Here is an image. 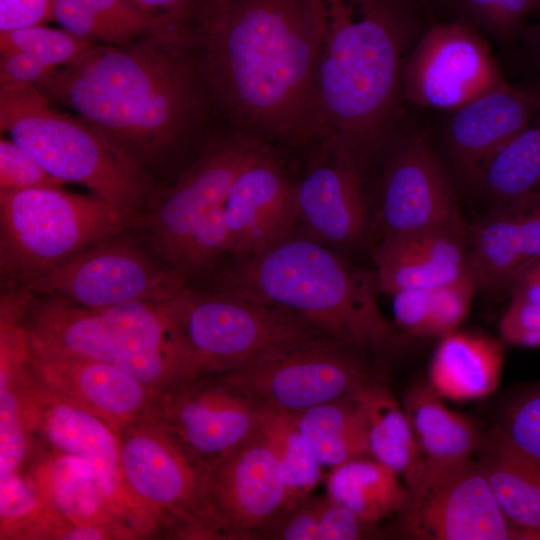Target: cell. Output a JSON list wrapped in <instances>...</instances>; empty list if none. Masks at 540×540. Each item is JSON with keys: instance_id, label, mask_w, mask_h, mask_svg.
Here are the masks:
<instances>
[{"instance_id": "obj_1", "label": "cell", "mask_w": 540, "mask_h": 540, "mask_svg": "<svg viewBox=\"0 0 540 540\" xmlns=\"http://www.w3.org/2000/svg\"><path fill=\"white\" fill-rule=\"evenodd\" d=\"M191 26L175 25L123 46L94 44L35 87L74 110L146 184L199 127L210 95Z\"/></svg>"}, {"instance_id": "obj_2", "label": "cell", "mask_w": 540, "mask_h": 540, "mask_svg": "<svg viewBox=\"0 0 540 540\" xmlns=\"http://www.w3.org/2000/svg\"><path fill=\"white\" fill-rule=\"evenodd\" d=\"M193 31L210 95L248 133L323 135L310 0H199Z\"/></svg>"}, {"instance_id": "obj_3", "label": "cell", "mask_w": 540, "mask_h": 540, "mask_svg": "<svg viewBox=\"0 0 540 540\" xmlns=\"http://www.w3.org/2000/svg\"><path fill=\"white\" fill-rule=\"evenodd\" d=\"M310 2L322 133L360 157L386 142L399 116L414 29L391 0Z\"/></svg>"}, {"instance_id": "obj_4", "label": "cell", "mask_w": 540, "mask_h": 540, "mask_svg": "<svg viewBox=\"0 0 540 540\" xmlns=\"http://www.w3.org/2000/svg\"><path fill=\"white\" fill-rule=\"evenodd\" d=\"M213 288L256 299L363 350L383 347L390 325L377 302L376 273L354 267L316 238H284L215 276Z\"/></svg>"}, {"instance_id": "obj_5", "label": "cell", "mask_w": 540, "mask_h": 540, "mask_svg": "<svg viewBox=\"0 0 540 540\" xmlns=\"http://www.w3.org/2000/svg\"><path fill=\"white\" fill-rule=\"evenodd\" d=\"M176 295L106 308L82 307L20 288L6 290L4 299L25 331L30 354L111 364L157 392L183 376Z\"/></svg>"}, {"instance_id": "obj_6", "label": "cell", "mask_w": 540, "mask_h": 540, "mask_svg": "<svg viewBox=\"0 0 540 540\" xmlns=\"http://www.w3.org/2000/svg\"><path fill=\"white\" fill-rule=\"evenodd\" d=\"M183 377L224 374L327 336L301 317L235 292L188 285L175 296Z\"/></svg>"}, {"instance_id": "obj_7", "label": "cell", "mask_w": 540, "mask_h": 540, "mask_svg": "<svg viewBox=\"0 0 540 540\" xmlns=\"http://www.w3.org/2000/svg\"><path fill=\"white\" fill-rule=\"evenodd\" d=\"M0 126L55 178L83 185L130 223L143 212L150 186L84 121L53 108L35 86H0Z\"/></svg>"}, {"instance_id": "obj_8", "label": "cell", "mask_w": 540, "mask_h": 540, "mask_svg": "<svg viewBox=\"0 0 540 540\" xmlns=\"http://www.w3.org/2000/svg\"><path fill=\"white\" fill-rule=\"evenodd\" d=\"M129 226L125 215L95 195L50 188L0 191L2 288L20 286Z\"/></svg>"}, {"instance_id": "obj_9", "label": "cell", "mask_w": 540, "mask_h": 540, "mask_svg": "<svg viewBox=\"0 0 540 540\" xmlns=\"http://www.w3.org/2000/svg\"><path fill=\"white\" fill-rule=\"evenodd\" d=\"M124 230L107 236L20 286L87 308L168 299L188 279L141 236ZM9 289V288H8Z\"/></svg>"}, {"instance_id": "obj_10", "label": "cell", "mask_w": 540, "mask_h": 540, "mask_svg": "<svg viewBox=\"0 0 540 540\" xmlns=\"http://www.w3.org/2000/svg\"><path fill=\"white\" fill-rule=\"evenodd\" d=\"M399 534L416 540L540 539L510 523L499 509L475 458L422 461L405 481Z\"/></svg>"}, {"instance_id": "obj_11", "label": "cell", "mask_w": 540, "mask_h": 540, "mask_svg": "<svg viewBox=\"0 0 540 540\" xmlns=\"http://www.w3.org/2000/svg\"><path fill=\"white\" fill-rule=\"evenodd\" d=\"M365 351L321 336L222 375L260 407L296 413L384 381Z\"/></svg>"}, {"instance_id": "obj_12", "label": "cell", "mask_w": 540, "mask_h": 540, "mask_svg": "<svg viewBox=\"0 0 540 540\" xmlns=\"http://www.w3.org/2000/svg\"><path fill=\"white\" fill-rule=\"evenodd\" d=\"M266 147L260 137L248 132L211 139L172 186L150 189L143 212L130 226L138 228L149 245L178 271L196 227L212 210L224 205L235 177Z\"/></svg>"}, {"instance_id": "obj_13", "label": "cell", "mask_w": 540, "mask_h": 540, "mask_svg": "<svg viewBox=\"0 0 540 540\" xmlns=\"http://www.w3.org/2000/svg\"><path fill=\"white\" fill-rule=\"evenodd\" d=\"M285 506L282 471L260 425L203 469L198 515L203 538L265 539Z\"/></svg>"}, {"instance_id": "obj_14", "label": "cell", "mask_w": 540, "mask_h": 540, "mask_svg": "<svg viewBox=\"0 0 540 540\" xmlns=\"http://www.w3.org/2000/svg\"><path fill=\"white\" fill-rule=\"evenodd\" d=\"M262 408L222 374L178 378L155 393L150 419L205 467L259 428Z\"/></svg>"}, {"instance_id": "obj_15", "label": "cell", "mask_w": 540, "mask_h": 540, "mask_svg": "<svg viewBox=\"0 0 540 540\" xmlns=\"http://www.w3.org/2000/svg\"><path fill=\"white\" fill-rule=\"evenodd\" d=\"M506 83L490 46L475 29L440 23L411 48L402 94L413 105L454 112Z\"/></svg>"}, {"instance_id": "obj_16", "label": "cell", "mask_w": 540, "mask_h": 540, "mask_svg": "<svg viewBox=\"0 0 540 540\" xmlns=\"http://www.w3.org/2000/svg\"><path fill=\"white\" fill-rule=\"evenodd\" d=\"M118 434L123 484L142 502L166 513L181 536L202 538L198 515L204 467L150 417L122 427Z\"/></svg>"}, {"instance_id": "obj_17", "label": "cell", "mask_w": 540, "mask_h": 540, "mask_svg": "<svg viewBox=\"0 0 540 540\" xmlns=\"http://www.w3.org/2000/svg\"><path fill=\"white\" fill-rule=\"evenodd\" d=\"M461 219L451 184L425 136L404 139L391 153L381 180L378 242L447 227Z\"/></svg>"}, {"instance_id": "obj_18", "label": "cell", "mask_w": 540, "mask_h": 540, "mask_svg": "<svg viewBox=\"0 0 540 540\" xmlns=\"http://www.w3.org/2000/svg\"><path fill=\"white\" fill-rule=\"evenodd\" d=\"M230 253L241 260L291 233L298 219L297 184L266 147L235 177L224 203Z\"/></svg>"}, {"instance_id": "obj_19", "label": "cell", "mask_w": 540, "mask_h": 540, "mask_svg": "<svg viewBox=\"0 0 540 540\" xmlns=\"http://www.w3.org/2000/svg\"><path fill=\"white\" fill-rule=\"evenodd\" d=\"M360 157L332 140L297 184L298 219L319 241L349 247L368 225Z\"/></svg>"}, {"instance_id": "obj_20", "label": "cell", "mask_w": 540, "mask_h": 540, "mask_svg": "<svg viewBox=\"0 0 540 540\" xmlns=\"http://www.w3.org/2000/svg\"><path fill=\"white\" fill-rule=\"evenodd\" d=\"M466 260L477 288L508 292L540 261V189L495 204L467 226Z\"/></svg>"}, {"instance_id": "obj_21", "label": "cell", "mask_w": 540, "mask_h": 540, "mask_svg": "<svg viewBox=\"0 0 540 540\" xmlns=\"http://www.w3.org/2000/svg\"><path fill=\"white\" fill-rule=\"evenodd\" d=\"M26 364L43 387L101 416L117 432L150 416L156 392L117 366L28 351Z\"/></svg>"}, {"instance_id": "obj_22", "label": "cell", "mask_w": 540, "mask_h": 540, "mask_svg": "<svg viewBox=\"0 0 540 540\" xmlns=\"http://www.w3.org/2000/svg\"><path fill=\"white\" fill-rule=\"evenodd\" d=\"M540 107V86L506 83L454 111L448 141L452 157L476 185L490 160L532 120Z\"/></svg>"}, {"instance_id": "obj_23", "label": "cell", "mask_w": 540, "mask_h": 540, "mask_svg": "<svg viewBox=\"0 0 540 540\" xmlns=\"http://www.w3.org/2000/svg\"><path fill=\"white\" fill-rule=\"evenodd\" d=\"M23 403L30 421L58 455L91 465L115 496L120 484V439L117 430L91 410L45 387ZM124 485V484H123Z\"/></svg>"}, {"instance_id": "obj_24", "label": "cell", "mask_w": 540, "mask_h": 540, "mask_svg": "<svg viewBox=\"0 0 540 540\" xmlns=\"http://www.w3.org/2000/svg\"><path fill=\"white\" fill-rule=\"evenodd\" d=\"M467 225L396 235L374 248L379 290L434 289L467 273Z\"/></svg>"}, {"instance_id": "obj_25", "label": "cell", "mask_w": 540, "mask_h": 540, "mask_svg": "<svg viewBox=\"0 0 540 540\" xmlns=\"http://www.w3.org/2000/svg\"><path fill=\"white\" fill-rule=\"evenodd\" d=\"M475 456L505 518L540 534V459L514 443L497 424L482 435Z\"/></svg>"}, {"instance_id": "obj_26", "label": "cell", "mask_w": 540, "mask_h": 540, "mask_svg": "<svg viewBox=\"0 0 540 540\" xmlns=\"http://www.w3.org/2000/svg\"><path fill=\"white\" fill-rule=\"evenodd\" d=\"M503 363L499 341L455 330L441 337L428 383L443 399L464 402L486 398L500 384Z\"/></svg>"}, {"instance_id": "obj_27", "label": "cell", "mask_w": 540, "mask_h": 540, "mask_svg": "<svg viewBox=\"0 0 540 540\" xmlns=\"http://www.w3.org/2000/svg\"><path fill=\"white\" fill-rule=\"evenodd\" d=\"M422 461L448 462L474 458L482 433L464 415L450 409L428 382H416L402 395Z\"/></svg>"}, {"instance_id": "obj_28", "label": "cell", "mask_w": 540, "mask_h": 540, "mask_svg": "<svg viewBox=\"0 0 540 540\" xmlns=\"http://www.w3.org/2000/svg\"><path fill=\"white\" fill-rule=\"evenodd\" d=\"M54 20L78 38L115 46L130 44L169 26H190L149 11L133 0H56Z\"/></svg>"}, {"instance_id": "obj_29", "label": "cell", "mask_w": 540, "mask_h": 540, "mask_svg": "<svg viewBox=\"0 0 540 540\" xmlns=\"http://www.w3.org/2000/svg\"><path fill=\"white\" fill-rule=\"evenodd\" d=\"M43 467L39 483L52 507L73 525H110L114 496L88 463L57 455Z\"/></svg>"}, {"instance_id": "obj_30", "label": "cell", "mask_w": 540, "mask_h": 540, "mask_svg": "<svg viewBox=\"0 0 540 540\" xmlns=\"http://www.w3.org/2000/svg\"><path fill=\"white\" fill-rule=\"evenodd\" d=\"M359 404L370 455L407 481L422 457L410 422L385 381L371 384L352 396Z\"/></svg>"}, {"instance_id": "obj_31", "label": "cell", "mask_w": 540, "mask_h": 540, "mask_svg": "<svg viewBox=\"0 0 540 540\" xmlns=\"http://www.w3.org/2000/svg\"><path fill=\"white\" fill-rule=\"evenodd\" d=\"M398 474L372 457L344 462L332 469L327 480V496L345 506L371 526L397 515L406 487Z\"/></svg>"}, {"instance_id": "obj_32", "label": "cell", "mask_w": 540, "mask_h": 540, "mask_svg": "<svg viewBox=\"0 0 540 540\" xmlns=\"http://www.w3.org/2000/svg\"><path fill=\"white\" fill-rule=\"evenodd\" d=\"M294 416L322 466L334 468L352 459L371 457L363 414L353 397L323 403Z\"/></svg>"}, {"instance_id": "obj_33", "label": "cell", "mask_w": 540, "mask_h": 540, "mask_svg": "<svg viewBox=\"0 0 540 540\" xmlns=\"http://www.w3.org/2000/svg\"><path fill=\"white\" fill-rule=\"evenodd\" d=\"M476 186L495 204L540 189V107L529 124L490 160Z\"/></svg>"}, {"instance_id": "obj_34", "label": "cell", "mask_w": 540, "mask_h": 540, "mask_svg": "<svg viewBox=\"0 0 540 540\" xmlns=\"http://www.w3.org/2000/svg\"><path fill=\"white\" fill-rule=\"evenodd\" d=\"M261 408L260 428L282 471L287 511L309 498L321 478L322 465L298 429L294 413Z\"/></svg>"}, {"instance_id": "obj_35", "label": "cell", "mask_w": 540, "mask_h": 540, "mask_svg": "<svg viewBox=\"0 0 540 540\" xmlns=\"http://www.w3.org/2000/svg\"><path fill=\"white\" fill-rule=\"evenodd\" d=\"M94 44L64 29L42 25L0 31L1 55L26 53L53 69L76 63Z\"/></svg>"}, {"instance_id": "obj_36", "label": "cell", "mask_w": 540, "mask_h": 540, "mask_svg": "<svg viewBox=\"0 0 540 540\" xmlns=\"http://www.w3.org/2000/svg\"><path fill=\"white\" fill-rule=\"evenodd\" d=\"M497 425L514 443L540 459V379L506 398Z\"/></svg>"}, {"instance_id": "obj_37", "label": "cell", "mask_w": 540, "mask_h": 540, "mask_svg": "<svg viewBox=\"0 0 540 540\" xmlns=\"http://www.w3.org/2000/svg\"><path fill=\"white\" fill-rule=\"evenodd\" d=\"M12 376L1 373L0 475L18 471L27 453L26 419L20 397L11 387Z\"/></svg>"}, {"instance_id": "obj_38", "label": "cell", "mask_w": 540, "mask_h": 540, "mask_svg": "<svg viewBox=\"0 0 540 540\" xmlns=\"http://www.w3.org/2000/svg\"><path fill=\"white\" fill-rule=\"evenodd\" d=\"M476 289V283L468 272L431 289L427 337L441 338L455 331L466 317Z\"/></svg>"}, {"instance_id": "obj_39", "label": "cell", "mask_w": 540, "mask_h": 540, "mask_svg": "<svg viewBox=\"0 0 540 540\" xmlns=\"http://www.w3.org/2000/svg\"><path fill=\"white\" fill-rule=\"evenodd\" d=\"M63 184L16 142L1 138L0 191L62 189Z\"/></svg>"}, {"instance_id": "obj_40", "label": "cell", "mask_w": 540, "mask_h": 540, "mask_svg": "<svg viewBox=\"0 0 540 540\" xmlns=\"http://www.w3.org/2000/svg\"><path fill=\"white\" fill-rule=\"evenodd\" d=\"M39 489L18 471L0 475V516L2 530L33 519L41 508Z\"/></svg>"}, {"instance_id": "obj_41", "label": "cell", "mask_w": 540, "mask_h": 540, "mask_svg": "<svg viewBox=\"0 0 540 540\" xmlns=\"http://www.w3.org/2000/svg\"><path fill=\"white\" fill-rule=\"evenodd\" d=\"M499 330L503 340L511 345L540 349V305L511 297Z\"/></svg>"}, {"instance_id": "obj_42", "label": "cell", "mask_w": 540, "mask_h": 540, "mask_svg": "<svg viewBox=\"0 0 540 540\" xmlns=\"http://www.w3.org/2000/svg\"><path fill=\"white\" fill-rule=\"evenodd\" d=\"M473 13L501 38L514 35L523 19L535 10L536 0H464Z\"/></svg>"}, {"instance_id": "obj_43", "label": "cell", "mask_w": 540, "mask_h": 540, "mask_svg": "<svg viewBox=\"0 0 540 540\" xmlns=\"http://www.w3.org/2000/svg\"><path fill=\"white\" fill-rule=\"evenodd\" d=\"M374 528L328 496L319 498L318 540L363 539Z\"/></svg>"}, {"instance_id": "obj_44", "label": "cell", "mask_w": 540, "mask_h": 540, "mask_svg": "<svg viewBox=\"0 0 540 540\" xmlns=\"http://www.w3.org/2000/svg\"><path fill=\"white\" fill-rule=\"evenodd\" d=\"M319 498H308L285 511L269 528L265 539L318 540Z\"/></svg>"}, {"instance_id": "obj_45", "label": "cell", "mask_w": 540, "mask_h": 540, "mask_svg": "<svg viewBox=\"0 0 540 540\" xmlns=\"http://www.w3.org/2000/svg\"><path fill=\"white\" fill-rule=\"evenodd\" d=\"M392 296L397 324L412 335L427 337L431 289H405Z\"/></svg>"}, {"instance_id": "obj_46", "label": "cell", "mask_w": 540, "mask_h": 540, "mask_svg": "<svg viewBox=\"0 0 540 540\" xmlns=\"http://www.w3.org/2000/svg\"><path fill=\"white\" fill-rule=\"evenodd\" d=\"M56 0H0V31L54 20Z\"/></svg>"}, {"instance_id": "obj_47", "label": "cell", "mask_w": 540, "mask_h": 540, "mask_svg": "<svg viewBox=\"0 0 540 540\" xmlns=\"http://www.w3.org/2000/svg\"><path fill=\"white\" fill-rule=\"evenodd\" d=\"M54 70L26 53L1 55L0 86H36Z\"/></svg>"}, {"instance_id": "obj_48", "label": "cell", "mask_w": 540, "mask_h": 540, "mask_svg": "<svg viewBox=\"0 0 540 540\" xmlns=\"http://www.w3.org/2000/svg\"><path fill=\"white\" fill-rule=\"evenodd\" d=\"M141 7L192 25L199 0H133Z\"/></svg>"}, {"instance_id": "obj_49", "label": "cell", "mask_w": 540, "mask_h": 540, "mask_svg": "<svg viewBox=\"0 0 540 540\" xmlns=\"http://www.w3.org/2000/svg\"><path fill=\"white\" fill-rule=\"evenodd\" d=\"M507 293L510 297L540 305V261L520 275Z\"/></svg>"}, {"instance_id": "obj_50", "label": "cell", "mask_w": 540, "mask_h": 540, "mask_svg": "<svg viewBox=\"0 0 540 540\" xmlns=\"http://www.w3.org/2000/svg\"><path fill=\"white\" fill-rule=\"evenodd\" d=\"M109 525H73L63 533L57 534L60 539H105L110 537Z\"/></svg>"}, {"instance_id": "obj_51", "label": "cell", "mask_w": 540, "mask_h": 540, "mask_svg": "<svg viewBox=\"0 0 540 540\" xmlns=\"http://www.w3.org/2000/svg\"><path fill=\"white\" fill-rule=\"evenodd\" d=\"M523 39L527 51L540 70V22L526 28Z\"/></svg>"}, {"instance_id": "obj_52", "label": "cell", "mask_w": 540, "mask_h": 540, "mask_svg": "<svg viewBox=\"0 0 540 540\" xmlns=\"http://www.w3.org/2000/svg\"><path fill=\"white\" fill-rule=\"evenodd\" d=\"M535 9H540V0H536Z\"/></svg>"}]
</instances>
